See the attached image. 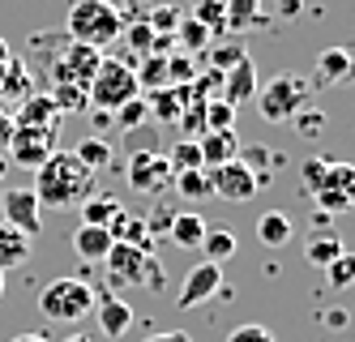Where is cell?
<instances>
[{
  "label": "cell",
  "mask_w": 355,
  "mask_h": 342,
  "mask_svg": "<svg viewBox=\"0 0 355 342\" xmlns=\"http://www.w3.org/2000/svg\"><path fill=\"white\" fill-rule=\"evenodd\" d=\"M90 193H98V171H90L73 150H52L35 167V197L47 210H78Z\"/></svg>",
  "instance_id": "obj_1"
},
{
  "label": "cell",
  "mask_w": 355,
  "mask_h": 342,
  "mask_svg": "<svg viewBox=\"0 0 355 342\" xmlns=\"http://www.w3.org/2000/svg\"><path fill=\"white\" fill-rule=\"evenodd\" d=\"M124 17L112 0H69V17H64V35L73 43H90V47H112L120 43Z\"/></svg>",
  "instance_id": "obj_2"
},
{
  "label": "cell",
  "mask_w": 355,
  "mask_h": 342,
  "mask_svg": "<svg viewBox=\"0 0 355 342\" xmlns=\"http://www.w3.org/2000/svg\"><path fill=\"white\" fill-rule=\"evenodd\" d=\"M90 308H94V287L78 274L47 282L39 296V312L56 325H78L82 317H90Z\"/></svg>",
  "instance_id": "obj_3"
},
{
  "label": "cell",
  "mask_w": 355,
  "mask_h": 342,
  "mask_svg": "<svg viewBox=\"0 0 355 342\" xmlns=\"http://www.w3.org/2000/svg\"><path fill=\"white\" fill-rule=\"evenodd\" d=\"M133 94H141L137 90V73H133V65L129 60H98V69H94V77L86 82V99H90V108H107V112H116L120 103H129Z\"/></svg>",
  "instance_id": "obj_4"
},
{
  "label": "cell",
  "mask_w": 355,
  "mask_h": 342,
  "mask_svg": "<svg viewBox=\"0 0 355 342\" xmlns=\"http://www.w3.org/2000/svg\"><path fill=\"white\" fill-rule=\"evenodd\" d=\"M257 99V112H261V120H270V124H283V120H291L304 103H309V82L304 77H274V82L266 86V90H257L252 94Z\"/></svg>",
  "instance_id": "obj_5"
},
{
  "label": "cell",
  "mask_w": 355,
  "mask_h": 342,
  "mask_svg": "<svg viewBox=\"0 0 355 342\" xmlns=\"http://www.w3.org/2000/svg\"><path fill=\"white\" fill-rule=\"evenodd\" d=\"M206 176H210V197H223V201H232V205L252 201V197L261 193L257 189V176H252L240 159H227L218 167H206Z\"/></svg>",
  "instance_id": "obj_6"
},
{
  "label": "cell",
  "mask_w": 355,
  "mask_h": 342,
  "mask_svg": "<svg viewBox=\"0 0 355 342\" xmlns=\"http://www.w3.org/2000/svg\"><path fill=\"white\" fill-rule=\"evenodd\" d=\"M56 137H60V124H47V128H21V124H13V137L5 142V154H13V163L35 171L47 154L56 150Z\"/></svg>",
  "instance_id": "obj_7"
},
{
  "label": "cell",
  "mask_w": 355,
  "mask_h": 342,
  "mask_svg": "<svg viewBox=\"0 0 355 342\" xmlns=\"http://www.w3.org/2000/svg\"><path fill=\"white\" fill-rule=\"evenodd\" d=\"M124 180H129L133 193H146V197L163 193L167 184H171V163H167V154H159V150H137L133 159H129Z\"/></svg>",
  "instance_id": "obj_8"
},
{
  "label": "cell",
  "mask_w": 355,
  "mask_h": 342,
  "mask_svg": "<svg viewBox=\"0 0 355 342\" xmlns=\"http://www.w3.org/2000/svg\"><path fill=\"white\" fill-rule=\"evenodd\" d=\"M146 257H150V253H141L137 244L112 240V248H107V257H103L112 291H124V287H141V282H146Z\"/></svg>",
  "instance_id": "obj_9"
},
{
  "label": "cell",
  "mask_w": 355,
  "mask_h": 342,
  "mask_svg": "<svg viewBox=\"0 0 355 342\" xmlns=\"http://www.w3.org/2000/svg\"><path fill=\"white\" fill-rule=\"evenodd\" d=\"M0 210H5V223L9 227H17L21 235L39 240V231H43V205H39L35 189H5V193H0Z\"/></svg>",
  "instance_id": "obj_10"
},
{
  "label": "cell",
  "mask_w": 355,
  "mask_h": 342,
  "mask_svg": "<svg viewBox=\"0 0 355 342\" xmlns=\"http://www.w3.org/2000/svg\"><path fill=\"white\" fill-rule=\"evenodd\" d=\"M223 291V266L218 261H197V266L184 274V287H180V296H175V304L180 308H197V304H206Z\"/></svg>",
  "instance_id": "obj_11"
},
{
  "label": "cell",
  "mask_w": 355,
  "mask_h": 342,
  "mask_svg": "<svg viewBox=\"0 0 355 342\" xmlns=\"http://www.w3.org/2000/svg\"><path fill=\"white\" fill-rule=\"evenodd\" d=\"M252 94H257V65H252V56H240L232 69H223V94L232 108H244V103H252Z\"/></svg>",
  "instance_id": "obj_12"
},
{
  "label": "cell",
  "mask_w": 355,
  "mask_h": 342,
  "mask_svg": "<svg viewBox=\"0 0 355 342\" xmlns=\"http://www.w3.org/2000/svg\"><path fill=\"white\" fill-rule=\"evenodd\" d=\"M94 317H98V330H103L107 338H124L133 330V308H129V300H120L116 291L112 296H94Z\"/></svg>",
  "instance_id": "obj_13"
},
{
  "label": "cell",
  "mask_w": 355,
  "mask_h": 342,
  "mask_svg": "<svg viewBox=\"0 0 355 342\" xmlns=\"http://www.w3.org/2000/svg\"><path fill=\"white\" fill-rule=\"evenodd\" d=\"M197 150H201V167H218L227 159H240V137L236 128H210V133L197 137Z\"/></svg>",
  "instance_id": "obj_14"
},
{
  "label": "cell",
  "mask_w": 355,
  "mask_h": 342,
  "mask_svg": "<svg viewBox=\"0 0 355 342\" xmlns=\"http://www.w3.org/2000/svg\"><path fill=\"white\" fill-rule=\"evenodd\" d=\"M189 103H193V90H189V86H163V90H150L146 108H150V116H155V120L175 124Z\"/></svg>",
  "instance_id": "obj_15"
},
{
  "label": "cell",
  "mask_w": 355,
  "mask_h": 342,
  "mask_svg": "<svg viewBox=\"0 0 355 342\" xmlns=\"http://www.w3.org/2000/svg\"><path fill=\"white\" fill-rule=\"evenodd\" d=\"M13 124H21V128H47V124H60V108L52 103V94H26L21 99V108H17V116H13Z\"/></svg>",
  "instance_id": "obj_16"
},
{
  "label": "cell",
  "mask_w": 355,
  "mask_h": 342,
  "mask_svg": "<svg viewBox=\"0 0 355 342\" xmlns=\"http://www.w3.org/2000/svg\"><path fill=\"white\" fill-rule=\"evenodd\" d=\"M31 248H35L31 235H21L17 227L0 223V274H9V270H17V266H26V261H31Z\"/></svg>",
  "instance_id": "obj_17"
},
{
  "label": "cell",
  "mask_w": 355,
  "mask_h": 342,
  "mask_svg": "<svg viewBox=\"0 0 355 342\" xmlns=\"http://www.w3.org/2000/svg\"><path fill=\"white\" fill-rule=\"evenodd\" d=\"M201 235H206V219L197 214V210H175L171 223H167V240L175 248H197Z\"/></svg>",
  "instance_id": "obj_18"
},
{
  "label": "cell",
  "mask_w": 355,
  "mask_h": 342,
  "mask_svg": "<svg viewBox=\"0 0 355 342\" xmlns=\"http://www.w3.org/2000/svg\"><path fill=\"white\" fill-rule=\"evenodd\" d=\"M107 231H112V240H124V244H137L141 253H155V235H150L146 219L129 214V210H120V214H116V219L107 223Z\"/></svg>",
  "instance_id": "obj_19"
},
{
  "label": "cell",
  "mask_w": 355,
  "mask_h": 342,
  "mask_svg": "<svg viewBox=\"0 0 355 342\" xmlns=\"http://www.w3.org/2000/svg\"><path fill=\"white\" fill-rule=\"evenodd\" d=\"M73 253H78L82 261H103L107 257V248H112V231L107 227H90V223H82L78 231H73Z\"/></svg>",
  "instance_id": "obj_20"
},
{
  "label": "cell",
  "mask_w": 355,
  "mask_h": 342,
  "mask_svg": "<svg viewBox=\"0 0 355 342\" xmlns=\"http://www.w3.org/2000/svg\"><path fill=\"white\" fill-rule=\"evenodd\" d=\"M295 235V223L283 214V210H266V214H257V240L266 248H287Z\"/></svg>",
  "instance_id": "obj_21"
},
{
  "label": "cell",
  "mask_w": 355,
  "mask_h": 342,
  "mask_svg": "<svg viewBox=\"0 0 355 342\" xmlns=\"http://www.w3.org/2000/svg\"><path fill=\"white\" fill-rule=\"evenodd\" d=\"M351 77V51L347 47H325L317 56V86H343Z\"/></svg>",
  "instance_id": "obj_22"
},
{
  "label": "cell",
  "mask_w": 355,
  "mask_h": 342,
  "mask_svg": "<svg viewBox=\"0 0 355 342\" xmlns=\"http://www.w3.org/2000/svg\"><path fill=\"white\" fill-rule=\"evenodd\" d=\"M338 253H347V248H343V235L329 231V227H325V231H313L309 244H304V261H309V266H321V270H325Z\"/></svg>",
  "instance_id": "obj_23"
},
{
  "label": "cell",
  "mask_w": 355,
  "mask_h": 342,
  "mask_svg": "<svg viewBox=\"0 0 355 342\" xmlns=\"http://www.w3.org/2000/svg\"><path fill=\"white\" fill-rule=\"evenodd\" d=\"M175 47H184L189 56H197V51H206L210 43H214V31L210 26H201L197 17H189V13H180V22H175Z\"/></svg>",
  "instance_id": "obj_24"
},
{
  "label": "cell",
  "mask_w": 355,
  "mask_h": 342,
  "mask_svg": "<svg viewBox=\"0 0 355 342\" xmlns=\"http://www.w3.org/2000/svg\"><path fill=\"white\" fill-rule=\"evenodd\" d=\"M261 17V0H223V22H227V35H240L252 31V22Z\"/></svg>",
  "instance_id": "obj_25"
},
{
  "label": "cell",
  "mask_w": 355,
  "mask_h": 342,
  "mask_svg": "<svg viewBox=\"0 0 355 342\" xmlns=\"http://www.w3.org/2000/svg\"><path fill=\"white\" fill-rule=\"evenodd\" d=\"M73 154H78V159L90 167V171H107L112 167V159H116V150H112V142L107 137H82V146L78 150H73Z\"/></svg>",
  "instance_id": "obj_26"
},
{
  "label": "cell",
  "mask_w": 355,
  "mask_h": 342,
  "mask_svg": "<svg viewBox=\"0 0 355 342\" xmlns=\"http://www.w3.org/2000/svg\"><path fill=\"white\" fill-rule=\"evenodd\" d=\"M120 201L116 197H107V193H90L86 201H82V223H90V227H107L116 214H120Z\"/></svg>",
  "instance_id": "obj_27"
},
{
  "label": "cell",
  "mask_w": 355,
  "mask_h": 342,
  "mask_svg": "<svg viewBox=\"0 0 355 342\" xmlns=\"http://www.w3.org/2000/svg\"><path fill=\"white\" fill-rule=\"evenodd\" d=\"M137 73V90H163L167 86V56H159V51H146L141 56V69Z\"/></svg>",
  "instance_id": "obj_28"
},
{
  "label": "cell",
  "mask_w": 355,
  "mask_h": 342,
  "mask_svg": "<svg viewBox=\"0 0 355 342\" xmlns=\"http://www.w3.org/2000/svg\"><path fill=\"white\" fill-rule=\"evenodd\" d=\"M197 248L206 253V261H218V266H223V261L236 253V235L227 231V227H206V235H201Z\"/></svg>",
  "instance_id": "obj_29"
},
{
  "label": "cell",
  "mask_w": 355,
  "mask_h": 342,
  "mask_svg": "<svg viewBox=\"0 0 355 342\" xmlns=\"http://www.w3.org/2000/svg\"><path fill=\"white\" fill-rule=\"evenodd\" d=\"M171 184H175V193H180L184 201H201V197H210V176H206V167H197V171H175V176H171Z\"/></svg>",
  "instance_id": "obj_30"
},
{
  "label": "cell",
  "mask_w": 355,
  "mask_h": 342,
  "mask_svg": "<svg viewBox=\"0 0 355 342\" xmlns=\"http://www.w3.org/2000/svg\"><path fill=\"white\" fill-rule=\"evenodd\" d=\"M112 120H116V128H120V133H133V128H141V124L150 120L146 99H141V94H133L129 103H120V108L112 112Z\"/></svg>",
  "instance_id": "obj_31"
},
{
  "label": "cell",
  "mask_w": 355,
  "mask_h": 342,
  "mask_svg": "<svg viewBox=\"0 0 355 342\" xmlns=\"http://www.w3.org/2000/svg\"><path fill=\"white\" fill-rule=\"evenodd\" d=\"M120 43L133 51V56H146V51H155V31H150V22L146 17H137V22H129L120 31Z\"/></svg>",
  "instance_id": "obj_32"
},
{
  "label": "cell",
  "mask_w": 355,
  "mask_h": 342,
  "mask_svg": "<svg viewBox=\"0 0 355 342\" xmlns=\"http://www.w3.org/2000/svg\"><path fill=\"white\" fill-rule=\"evenodd\" d=\"M167 163H171V176L175 171H197L201 167V150L193 137H175V146L167 150Z\"/></svg>",
  "instance_id": "obj_33"
},
{
  "label": "cell",
  "mask_w": 355,
  "mask_h": 342,
  "mask_svg": "<svg viewBox=\"0 0 355 342\" xmlns=\"http://www.w3.org/2000/svg\"><path fill=\"white\" fill-rule=\"evenodd\" d=\"M313 201H317V214H351L355 193H347V189H317Z\"/></svg>",
  "instance_id": "obj_34"
},
{
  "label": "cell",
  "mask_w": 355,
  "mask_h": 342,
  "mask_svg": "<svg viewBox=\"0 0 355 342\" xmlns=\"http://www.w3.org/2000/svg\"><path fill=\"white\" fill-rule=\"evenodd\" d=\"M189 17H197L201 26H210L214 39L227 35V22H223V0H193L189 5Z\"/></svg>",
  "instance_id": "obj_35"
},
{
  "label": "cell",
  "mask_w": 355,
  "mask_h": 342,
  "mask_svg": "<svg viewBox=\"0 0 355 342\" xmlns=\"http://www.w3.org/2000/svg\"><path fill=\"white\" fill-rule=\"evenodd\" d=\"M47 94H52V103L60 108V116H64V112H82V108H90L86 86H73V82H60V86H52Z\"/></svg>",
  "instance_id": "obj_36"
},
{
  "label": "cell",
  "mask_w": 355,
  "mask_h": 342,
  "mask_svg": "<svg viewBox=\"0 0 355 342\" xmlns=\"http://www.w3.org/2000/svg\"><path fill=\"white\" fill-rule=\"evenodd\" d=\"M206 51H210V69H218V73H223V69H232L240 56H248V51H244V43H240V35H236L232 43H218V39H214Z\"/></svg>",
  "instance_id": "obj_37"
},
{
  "label": "cell",
  "mask_w": 355,
  "mask_h": 342,
  "mask_svg": "<svg viewBox=\"0 0 355 342\" xmlns=\"http://www.w3.org/2000/svg\"><path fill=\"white\" fill-rule=\"evenodd\" d=\"M236 112L227 99H206V133L210 128H236Z\"/></svg>",
  "instance_id": "obj_38"
},
{
  "label": "cell",
  "mask_w": 355,
  "mask_h": 342,
  "mask_svg": "<svg viewBox=\"0 0 355 342\" xmlns=\"http://www.w3.org/2000/svg\"><path fill=\"white\" fill-rule=\"evenodd\" d=\"M321 189H347V193H355V167H351V163H343V159H329Z\"/></svg>",
  "instance_id": "obj_39"
},
{
  "label": "cell",
  "mask_w": 355,
  "mask_h": 342,
  "mask_svg": "<svg viewBox=\"0 0 355 342\" xmlns=\"http://www.w3.org/2000/svg\"><path fill=\"white\" fill-rule=\"evenodd\" d=\"M325 278H329V287H338V291H343V287H351V282H355V257L338 253V257L325 266Z\"/></svg>",
  "instance_id": "obj_40"
},
{
  "label": "cell",
  "mask_w": 355,
  "mask_h": 342,
  "mask_svg": "<svg viewBox=\"0 0 355 342\" xmlns=\"http://www.w3.org/2000/svg\"><path fill=\"white\" fill-rule=\"evenodd\" d=\"M175 124L184 128V137H193V142H197L201 133H206V103H197V99H193L189 108L180 112V120H175Z\"/></svg>",
  "instance_id": "obj_41"
},
{
  "label": "cell",
  "mask_w": 355,
  "mask_h": 342,
  "mask_svg": "<svg viewBox=\"0 0 355 342\" xmlns=\"http://www.w3.org/2000/svg\"><path fill=\"white\" fill-rule=\"evenodd\" d=\"M180 13L184 9H175V5H155V9L146 13V22H150V31H155V35H171L175 22H180Z\"/></svg>",
  "instance_id": "obj_42"
},
{
  "label": "cell",
  "mask_w": 355,
  "mask_h": 342,
  "mask_svg": "<svg viewBox=\"0 0 355 342\" xmlns=\"http://www.w3.org/2000/svg\"><path fill=\"white\" fill-rule=\"evenodd\" d=\"M325 167H329V159H309V163H304V171H300V189L309 193V197L321 189V180H325Z\"/></svg>",
  "instance_id": "obj_43"
},
{
  "label": "cell",
  "mask_w": 355,
  "mask_h": 342,
  "mask_svg": "<svg viewBox=\"0 0 355 342\" xmlns=\"http://www.w3.org/2000/svg\"><path fill=\"white\" fill-rule=\"evenodd\" d=\"M291 120H295V128H300L304 137H313V133H321V128H325V116H321L317 108H309V103H304V108H300Z\"/></svg>",
  "instance_id": "obj_44"
},
{
  "label": "cell",
  "mask_w": 355,
  "mask_h": 342,
  "mask_svg": "<svg viewBox=\"0 0 355 342\" xmlns=\"http://www.w3.org/2000/svg\"><path fill=\"white\" fill-rule=\"evenodd\" d=\"M227 342H278V338H274L266 325H252V321H248V325H236L232 334H227Z\"/></svg>",
  "instance_id": "obj_45"
},
{
  "label": "cell",
  "mask_w": 355,
  "mask_h": 342,
  "mask_svg": "<svg viewBox=\"0 0 355 342\" xmlns=\"http://www.w3.org/2000/svg\"><path fill=\"white\" fill-rule=\"evenodd\" d=\"M141 287H150V291H163V266H159L155 253L146 257V282H141Z\"/></svg>",
  "instance_id": "obj_46"
},
{
  "label": "cell",
  "mask_w": 355,
  "mask_h": 342,
  "mask_svg": "<svg viewBox=\"0 0 355 342\" xmlns=\"http://www.w3.org/2000/svg\"><path fill=\"white\" fill-rule=\"evenodd\" d=\"M321 325H325V330H347V325H351V312H347V308H325V312H321Z\"/></svg>",
  "instance_id": "obj_47"
},
{
  "label": "cell",
  "mask_w": 355,
  "mask_h": 342,
  "mask_svg": "<svg viewBox=\"0 0 355 342\" xmlns=\"http://www.w3.org/2000/svg\"><path fill=\"white\" fill-rule=\"evenodd\" d=\"M90 124H94V133H107L116 120H112V112H107V108H90Z\"/></svg>",
  "instance_id": "obj_48"
},
{
  "label": "cell",
  "mask_w": 355,
  "mask_h": 342,
  "mask_svg": "<svg viewBox=\"0 0 355 342\" xmlns=\"http://www.w3.org/2000/svg\"><path fill=\"white\" fill-rule=\"evenodd\" d=\"M146 342H193L184 330H163V334H155V338H146Z\"/></svg>",
  "instance_id": "obj_49"
},
{
  "label": "cell",
  "mask_w": 355,
  "mask_h": 342,
  "mask_svg": "<svg viewBox=\"0 0 355 342\" xmlns=\"http://www.w3.org/2000/svg\"><path fill=\"white\" fill-rule=\"evenodd\" d=\"M300 9H304V0H278V13L283 17H300Z\"/></svg>",
  "instance_id": "obj_50"
},
{
  "label": "cell",
  "mask_w": 355,
  "mask_h": 342,
  "mask_svg": "<svg viewBox=\"0 0 355 342\" xmlns=\"http://www.w3.org/2000/svg\"><path fill=\"white\" fill-rule=\"evenodd\" d=\"M13 137V116H5V112H0V146H5Z\"/></svg>",
  "instance_id": "obj_51"
},
{
  "label": "cell",
  "mask_w": 355,
  "mask_h": 342,
  "mask_svg": "<svg viewBox=\"0 0 355 342\" xmlns=\"http://www.w3.org/2000/svg\"><path fill=\"white\" fill-rule=\"evenodd\" d=\"M9 342H52V338H47V334H35V330H31V334H13Z\"/></svg>",
  "instance_id": "obj_52"
},
{
  "label": "cell",
  "mask_w": 355,
  "mask_h": 342,
  "mask_svg": "<svg viewBox=\"0 0 355 342\" xmlns=\"http://www.w3.org/2000/svg\"><path fill=\"white\" fill-rule=\"evenodd\" d=\"M9 56H13V51H9V43H5V39H0V65H5Z\"/></svg>",
  "instance_id": "obj_53"
},
{
  "label": "cell",
  "mask_w": 355,
  "mask_h": 342,
  "mask_svg": "<svg viewBox=\"0 0 355 342\" xmlns=\"http://www.w3.org/2000/svg\"><path fill=\"white\" fill-rule=\"evenodd\" d=\"M60 342H90L86 334H69V338H60Z\"/></svg>",
  "instance_id": "obj_54"
},
{
  "label": "cell",
  "mask_w": 355,
  "mask_h": 342,
  "mask_svg": "<svg viewBox=\"0 0 355 342\" xmlns=\"http://www.w3.org/2000/svg\"><path fill=\"white\" fill-rule=\"evenodd\" d=\"M0 300H5V274H0Z\"/></svg>",
  "instance_id": "obj_55"
},
{
  "label": "cell",
  "mask_w": 355,
  "mask_h": 342,
  "mask_svg": "<svg viewBox=\"0 0 355 342\" xmlns=\"http://www.w3.org/2000/svg\"><path fill=\"white\" fill-rule=\"evenodd\" d=\"M0 193H5V184H0Z\"/></svg>",
  "instance_id": "obj_56"
},
{
  "label": "cell",
  "mask_w": 355,
  "mask_h": 342,
  "mask_svg": "<svg viewBox=\"0 0 355 342\" xmlns=\"http://www.w3.org/2000/svg\"><path fill=\"white\" fill-rule=\"evenodd\" d=\"M0 154H5V146H0Z\"/></svg>",
  "instance_id": "obj_57"
}]
</instances>
